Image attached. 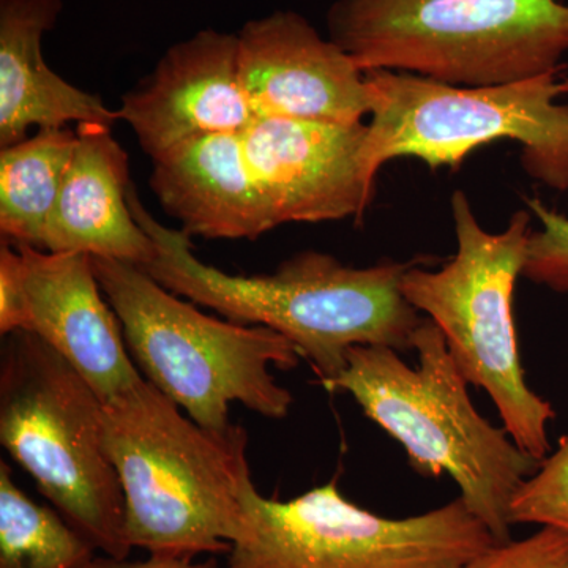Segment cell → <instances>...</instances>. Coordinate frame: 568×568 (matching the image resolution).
<instances>
[{
    "instance_id": "obj_6",
    "label": "cell",
    "mask_w": 568,
    "mask_h": 568,
    "mask_svg": "<svg viewBox=\"0 0 568 568\" xmlns=\"http://www.w3.org/2000/svg\"><path fill=\"white\" fill-rule=\"evenodd\" d=\"M450 209L457 253L437 271L410 265L403 294L440 328L467 384L491 396L508 436L541 462L551 450L548 424L556 413L526 383L514 316L532 213L515 212L506 230L488 233L463 190L452 194Z\"/></svg>"
},
{
    "instance_id": "obj_10",
    "label": "cell",
    "mask_w": 568,
    "mask_h": 568,
    "mask_svg": "<svg viewBox=\"0 0 568 568\" xmlns=\"http://www.w3.org/2000/svg\"><path fill=\"white\" fill-rule=\"evenodd\" d=\"M366 123L257 115L242 133L246 162L276 227L362 216L375 200Z\"/></svg>"
},
{
    "instance_id": "obj_3",
    "label": "cell",
    "mask_w": 568,
    "mask_h": 568,
    "mask_svg": "<svg viewBox=\"0 0 568 568\" xmlns=\"http://www.w3.org/2000/svg\"><path fill=\"white\" fill-rule=\"evenodd\" d=\"M413 343L417 368L392 347L354 346L345 368L321 384L353 396L369 420L405 447L418 474L454 478L466 507L496 544H506L511 540V499L540 462L477 413L469 384L432 320L418 325Z\"/></svg>"
},
{
    "instance_id": "obj_8",
    "label": "cell",
    "mask_w": 568,
    "mask_h": 568,
    "mask_svg": "<svg viewBox=\"0 0 568 568\" xmlns=\"http://www.w3.org/2000/svg\"><path fill=\"white\" fill-rule=\"evenodd\" d=\"M560 71L489 88H459L395 70L365 71L373 93L365 156L373 175L390 160L414 156L432 170L457 168L500 140L519 142L525 173L568 192V104Z\"/></svg>"
},
{
    "instance_id": "obj_13",
    "label": "cell",
    "mask_w": 568,
    "mask_h": 568,
    "mask_svg": "<svg viewBox=\"0 0 568 568\" xmlns=\"http://www.w3.org/2000/svg\"><path fill=\"white\" fill-rule=\"evenodd\" d=\"M17 246L24 263L22 331L58 351L103 403L141 383L144 376L97 280L92 256Z\"/></svg>"
},
{
    "instance_id": "obj_18",
    "label": "cell",
    "mask_w": 568,
    "mask_h": 568,
    "mask_svg": "<svg viewBox=\"0 0 568 568\" xmlns=\"http://www.w3.org/2000/svg\"><path fill=\"white\" fill-rule=\"evenodd\" d=\"M93 552L88 538L26 495L0 463V568H78Z\"/></svg>"
},
{
    "instance_id": "obj_2",
    "label": "cell",
    "mask_w": 568,
    "mask_h": 568,
    "mask_svg": "<svg viewBox=\"0 0 568 568\" xmlns=\"http://www.w3.org/2000/svg\"><path fill=\"white\" fill-rule=\"evenodd\" d=\"M103 405L104 448L132 548L179 558L230 552L252 478L245 429L204 428L145 379Z\"/></svg>"
},
{
    "instance_id": "obj_24",
    "label": "cell",
    "mask_w": 568,
    "mask_h": 568,
    "mask_svg": "<svg viewBox=\"0 0 568 568\" xmlns=\"http://www.w3.org/2000/svg\"><path fill=\"white\" fill-rule=\"evenodd\" d=\"M559 91H560V95H566V93H568V77L564 78V80L560 81Z\"/></svg>"
},
{
    "instance_id": "obj_5",
    "label": "cell",
    "mask_w": 568,
    "mask_h": 568,
    "mask_svg": "<svg viewBox=\"0 0 568 568\" xmlns=\"http://www.w3.org/2000/svg\"><path fill=\"white\" fill-rule=\"evenodd\" d=\"M328 39L364 71L395 70L459 88L562 71L564 0H336Z\"/></svg>"
},
{
    "instance_id": "obj_21",
    "label": "cell",
    "mask_w": 568,
    "mask_h": 568,
    "mask_svg": "<svg viewBox=\"0 0 568 568\" xmlns=\"http://www.w3.org/2000/svg\"><path fill=\"white\" fill-rule=\"evenodd\" d=\"M463 568H568V532L544 526L523 540L493 545Z\"/></svg>"
},
{
    "instance_id": "obj_11",
    "label": "cell",
    "mask_w": 568,
    "mask_h": 568,
    "mask_svg": "<svg viewBox=\"0 0 568 568\" xmlns=\"http://www.w3.org/2000/svg\"><path fill=\"white\" fill-rule=\"evenodd\" d=\"M237 39L239 78L254 114L338 125L372 114L365 71L302 14L248 21Z\"/></svg>"
},
{
    "instance_id": "obj_20",
    "label": "cell",
    "mask_w": 568,
    "mask_h": 568,
    "mask_svg": "<svg viewBox=\"0 0 568 568\" xmlns=\"http://www.w3.org/2000/svg\"><path fill=\"white\" fill-rule=\"evenodd\" d=\"M526 205L540 230L530 234L521 276L568 297V216L538 197H529Z\"/></svg>"
},
{
    "instance_id": "obj_1",
    "label": "cell",
    "mask_w": 568,
    "mask_h": 568,
    "mask_svg": "<svg viewBox=\"0 0 568 568\" xmlns=\"http://www.w3.org/2000/svg\"><path fill=\"white\" fill-rule=\"evenodd\" d=\"M134 219L156 246L145 272L171 293L227 321L263 325L286 336L321 383L345 368L354 346L414 351L424 317L406 301L402 278L414 263L351 267L332 254L302 252L274 274L231 275L194 256L190 235L156 222L129 190Z\"/></svg>"
},
{
    "instance_id": "obj_7",
    "label": "cell",
    "mask_w": 568,
    "mask_h": 568,
    "mask_svg": "<svg viewBox=\"0 0 568 568\" xmlns=\"http://www.w3.org/2000/svg\"><path fill=\"white\" fill-rule=\"evenodd\" d=\"M103 410L88 381L39 336H3L0 443L93 548L126 559L125 497L104 448Z\"/></svg>"
},
{
    "instance_id": "obj_17",
    "label": "cell",
    "mask_w": 568,
    "mask_h": 568,
    "mask_svg": "<svg viewBox=\"0 0 568 568\" xmlns=\"http://www.w3.org/2000/svg\"><path fill=\"white\" fill-rule=\"evenodd\" d=\"M78 133L40 129L31 138L0 149V233L13 245L41 248Z\"/></svg>"
},
{
    "instance_id": "obj_23",
    "label": "cell",
    "mask_w": 568,
    "mask_h": 568,
    "mask_svg": "<svg viewBox=\"0 0 568 568\" xmlns=\"http://www.w3.org/2000/svg\"><path fill=\"white\" fill-rule=\"evenodd\" d=\"M78 568H223L216 559L194 562L193 558H179V556L151 555L145 560H126L111 558L104 555L103 558L93 556L88 562Z\"/></svg>"
},
{
    "instance_id": "obj_14",
    "label": "cell",
    "mask_w": 568,
    "mask_h": 568,
    "mask_svg": "<svg viewBox=\"0 0 568 568\" xmlns=\"http://www.w3.org/2000/svg\"><path fill=\"white\" fill-rule=\"evenodd\" d=\"M78 142L41 248L84 253L145 267L156 246L129 204V155L111 126L78 125Z\"/></svg>"
},
{
    "instance_id": "obj_12",
    "label": "cell",
    "mask_w": 568,
    "mask_h": 568,
    "mask_svg": "<svg viewBox=\"0 0 568 568\" xmlns=\"http://www.w3.org/2000/svg\"><path fill=\"white\" fill-rule=\"evenodd\" d=\"M115 112L151 159L205 134L244 133L257 115L239 78L237 33L205 29L174 44Z\"/></svg>"
},
{
    "instance_id": "obj_9",
    "label": "cell",
    "mask_w": 568,
    "mask_h": 568,
    "mask_svg": "<svg viewBox=\"0 0 568 568\" xmlns=\"http://www.w3.org/2000/svg\"><path fill=\"white\" fill-rule=\"evenodd\" d=\"M244 523L223 568H463L496 544L462 497L407 518L345 499L336 478L291 500L242 488Z\"/></svg>"
},
{
    "instance_id": "obj_4",
    "label": "cell",
    "mask_w": 568,
    "mask_h": 568,
    "mask_svg": "<svg viewBox=\"0 0 568 568\" xmlns=\"http://www.w3.org/2000/svg\"><path fill=\"white\" fill-rule=\"evenodd\" d=\"M92 265L144 379L197 425L226 432L233 403L267 418L290 416L293 395L268 369L298 365L286 336L205 315L140 265L97 256Z\"/></svg>"
},
{
    "instance_id": "obj_15",
    "label": "cell",
    "mask_w": 568,
    "mask_h": 568,
    "mask_svg": "<svg viewBox=\"0 0 568 568\" xmlns=\"http://www.w3.org/2000/svg\"><path fill=\"white\" fill-rule=\"evenodd\" d=\"M152 163L153 194L190 237L256 241L275 230L246 162L242 133L194 138Z\"/></svg>"
},
{
    "instance_id": "obj_16",
    "label": "cell",
    "mask_w": 568,
    "mask_h": 568,
    "mask_svg": "<svg viewBox=\"0 0 568 568\" xmlns=\"http://www.w3.org/2000/svg\"><path fill=\"white\" fill-rule=\"evenodd\" d=\"M62 9L63 0H0V149L26 140L32 126L119 121L100 97L70 84L44 61L41 41Z\"/></svg>"
},
{
    "instance_id": "obj_19",
    "label": "cell",
    "mask_w": 568,
    "mask_h": 568,
    "mask_svg": "<svg viewBox=\"0 0 568 568\" xmlns=\"http://www.w3.org/2000/svg\"><path fill=\"white\" fill-rule=\"evenodd\" d=\"M514 525H538L568 532V439L558 450L541 459L510 504Z\"/></svg>"
},
{
    "instance_id": "obj_22",
    "label": "cell",
    "mask_w": 568,
    "mask_h": 568,
    "mask_svg": "<svg viewBox=\"0 0 568 568\" xmlns=\"http://www.w3.org/2000/svg\"><path fill=\"white\" fill-rule=\"evenodd\" d=\"M26 287L21 250L10 242L0 245V334L24 328Z\"/></svg>"
}]
</instances>
